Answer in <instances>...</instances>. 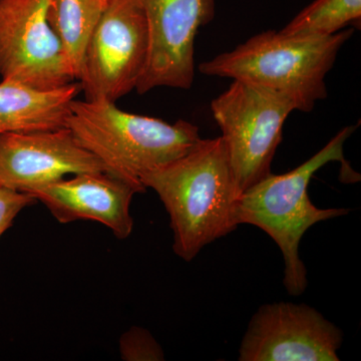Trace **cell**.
<instances>
[{
    "label": "cell",
    "instance_id": "obj_1",
    "mask_svg": "<svg viewBox=\"0 0 361 361\" xmlns=\"http://www.w3.org/2000/svg\"><path fill=\"white\" fill-rule=\"evenodd\" d=\"M141 183L163 202L174 235L173 249L187 262L238 226L241 194L222 137L201 139L185 155L142 175Z\"/></svg>",
    "mask_w": 361,
    "mask_h": 361
},
{
    "label": "cell",
    "instance_id": "obj_2",
    "mask_svg": "<svg viewBox=\"0 0 361 361\" xmlns=\"http://www.w3.org/2000/svg\"><path fill=\"white\" fill-rule=\"evenodd\" d=\"M66 127L109 174L142 192V175L180 158L201 141L199 128L122 111L113 102L75 99Z\"/></svg>",
    "mask_w": 361,
    "mask_h": 361
},
{
    "label": "cell",
    "instance_id": "obj_3",
    "mask_svg": "<svg viewBox=\"0 0 361 361\" xmlns=\"http://www.w3.org/2000/svg\"><path fill=\"white\" fill-rule=\"evenodd\" d=\"M356 126L344 128L318 153L290 172L272 173L240 195L237 222L260 228L274 240L284 260L283 284L289 295H301L307 287V270L299 257V245L305 232L316 223L345 215L348 209H320L310 201L311 178L330 161L342 164V180L348 182L346 171L357 175L344 159L343 147Z\"/></svg>",
    "mask_w": 361,
    "mask_h": 361
},
{
    "label": "cell",
    "instance_id": "obj_4",
    "mask_svg": "<svg viewBox=\"0 0 361 361\" xmlns=\"http://www.w3.org/2000/svg\"><path fill=\"white\" fill-rule=\"evenodd\" d=\"M353 28L331 35H298L268 30L230 51L205 61L199 71L209 77L232 78L290 97L297 111H312L327 97L325 78Z\"/></svg>",
    "mask_w": 361,
    "mask_h": 361
},
{
    "label": "cell",
    "instance_id": "obj_5",
    "mask_svg": "<svg viewBox=\"0 0 361 361\" xmlns=\"http://www.w3.org/2000/svg\"><path fill=\"white\" fill-rule=\"evenodd\" d=\"M211 110L242 194L271 174L284 123L296 104L280 92L234 80L213 99Z\"/></svg>",
    "mask_w": 361,
    "mask_h": 361
},
{
    "label": "cell",
    "instance_id": "obj_6",
    "mask_svg": "<svg viewBox=\"0 0 361 361\" xmlns=\"http://www.w3.org/2000/svg\"><path fill=\"white\" fill-rule=\"evenodd\" d=\"M146 18L137 0H110L90 37L77 82L90 101H116L135 90L148 56Z\"/></svg>",
    "mask_w": 361,
    "mask_h": 361
},
{
    "label": "cell",
    "instance_id": "obj_7",
    "mask_svg": "<svg viewBox=\"0 0 361 361\" xmlns=\"http://www.w3.org/2000/svg\"><path fill=\"white\" fill-rule=\"evenodd\" d=\"M49 0H0V75L33 89L77 82L49 20Z\"/></svg>",
    "mask_w": 361,
    "mask_h": 361
},
{
    "label": "cell",
    "instance_id": "obj_8",
    "mask_svg": "<svg viewBox=\"0 0 361 361\" xmlns=\"http://www.w3.org/2000/svg\"><path fill=\"white\" fill-rule=\"evenodd\" d=\"M146 18L149 49L137 94L156 87L190 90L195 40L215 16V0H137Z\"/></svg>",
    "mask_w": 361,
    "mask_h": 361
},
{
    "label": "cell",
    "instance_id": "obj_9",
    "mask_svg": "<svg viewBox=\"0 0 361 361\" xmlns=\"http://www.w3.org/2000/svg\"><path fill=\"white\" fill-rule=\"evenodd\" d=\"M343 334L305 304L262 306L252 317L240 361H337Z\"/></svg>",
    "mask_w": 361,
    "mask_h": 361
},
{
    "label": "cell",
    "instance_id": "obj_10",
    "mask_svg": "<svg viewBox=\"0 0 361 361\" xmlns=\"http://www.w3.org/2000/svg\"><path fill=\"white\" fill-rule=\"evenodd\" d=\"M106 172L66 127L0 135V186L30 193L68 176Z\"/></svg>",
    "mask_w": 361,
    "mask_h": 361
},
{
    "label": "cell",
    "instance_id": "obj_11",
    "mask_svg": "<svg viewBox=\"0 0 361 361\" xmlns=\"http://www.w3.org/2000/svg\"><path fill=\"white\" fill-rule=\"evenodd\" d=\"M139 189L106 172H87L63 178L30 193L61 224L78 220L101 223L118 239L134 229L130 204Z\"/></svg>",
    "mask_w": 361,
    "mask_h": 361
},
{
    "label": "cell",
    "instance_id": "obj_12",
    "mask_svg": "<svg viewBox=\"0 0 361 361\" xmlns=\"http://www.w3.org/2000/svg\"><path fill=\"white\" fill-rule=\"evenodd\" d=\"M82 92L80 82L51 90L2 80L0 82V135L66 127L71 104Z\"/></svg>",
    "mask_w": 361,
    "mask_h": 361
},
{
    "label": "cell",
    "instance_id": "obj_13",
    "mask_svg": "<svg viewBox=\"0 0 361 361\" xmlns=\"http://www.w3.org/2000/svg\"><path fill=\"white\" fill-rule=\"evenodd\" d=\"M110 0H49V20L80 78L87 44Z\"/></svg>",
    "mask_w": 361,
    "mask_h": 361
},
{
    "label": "cell",
    "instance_id": "obj_14",
    "mask_svg": "<svg viewBox=\"0 0 361 361\" xmlns=\"http://www.w3.org/2000/svg\"><path fill=\"white\" fill-rule=\"evenodd\" d=\"M361 0H314L281 32L286 35H331L348 25H360Z\"/></svg>",
    "mask_w": 361,
    "mask_h": 361
},
{
    "label": "cell",
    "instance_id": "obj_15",
    "mask_svg": "<svg viewBox=\"0 0 361 361\" xmlns=\"http://www.w3.org/2000/svg\"><path fill=\"white\" fill-rule=\"evenodd\" d=\"M120 353L123 360L159 361L165 360L163 349L148 330L132 327L120 341Z\"/></svg>",
    "mask_w": 361,
    "mask_h": 361
},
{
    "label": "cell",
    "instance_id": "obj_16",
    "mask_svg": "<svg viewBox=\"0 0 361 361\" xmlns=\"http://www.w3.org/2000/svg\"><path fill=\"white\" fill-rule=\"evenodd\" d=\"M35 203L37 200L30 194L0 186V238L11 227L18 214Z\"/></svg>",
    "mask_w": 361,
    "mask_h": 361
}]
</instances>
